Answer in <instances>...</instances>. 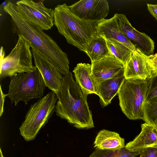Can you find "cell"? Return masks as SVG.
I'll use <instances>...</instances> for the list:
<instances>
[{"label":"cell","instance_id":"cell-29","mask_svg":"<svg viewBox=\"0 0 157 157\" xmlns=\"http://www.w3.org/2000/svg\"><path fill=\"white\" fill-rule=\"evenodd\" d=\"M2 4L3 5H5L4 6H5L6 4H5V2H4L2 3Z\"/></svg>","mask_w":157,"mask_h":157},{"label":"cell","instance_id":"cell-15","mask_svg":"<svg viewBox=\"0 0 157 157\" xmlns=\"http://www.w3.org/2000/svg\"><path fill=\"white\" fill-rule=\"evenodd\" d=\"M140 133L132 141L126 144L129 151L138 153L148 147H157V132L155 128L145 123L141 125Z\"/></svg>","mask_w":157,"mask_h":157},{"label":"cell","instance_id":"cell-10","mask_svg":"<svg viewBox=\"0 0 157 157\" xmlns=\"http://www.w3.org/2000/svg\"><path fill=\"white\" fill-rule=\"evenodd\" d=\"M71 11L79 18L87 21L99 22L109 12L106 0H81L68 6Z\"/></svg>","mask_w":157,"mask_h":157},{"label":"cell","instance_id":"cell-13","mask_svg":"<svg viewBox=\"0 0 157 157\" xmlns=\"http://www.w3.org/2000/svg\"><path fill=\"white\" fill-rule=\"evenodd\" d=\"M91 65L92 75L96 84L112 78L124 68L113 55L92 62Z\"/></svg>","mask_w":157,"mask_h":157},{"label":"cell","instance_id":"cell-14","mask_svg":"<svg viewBox=\"0 0 157 157\" xmlns=\"http://www.w3.org/2000/svg\"><path fill=\"white\" fill-rule=\"evenodd\" d=\"M124 78V69L112 78L97 83L98 95L102 107L111 103L113 98L118 94Z\"/></svg>","mask_w":157,"mask_h":157},{"label":"cell","instance_id":"cell-17","mask_svg":"<svg viewBox=\"0 0 157 157\" xmlns=\"http://www.w3.org/2000/svg\"><path fill=\"white\" fill-rule=\"evenodd\" d=\"M73 72L76 83L84 94L88 95L94 94L98 95L97 84L92 75L91 64L79 63Z\"/></svg>","mask_w":157,"mask_h":157},{"label":"cell","instance_id":"cell-27","mask_svg":"<svg viewBox=\"0 0 157 157\" xmlns=\"http://www.w3.org/2000/svg\"><path fill=\"white\" fill-rule=\"evenodd\" d=\"M0 117H1L3 112V108L4 103L5 102V98L7 96V94H5L3 92L2 89L1 85L0 86Z\"/></svg>","mask_w":157,"mask_h":157},{"label":"cell","instance_id":"cell-25","mask_svg":"<svg viewBox=\"0 0 157 157\" xmlns=\"http://www.w3.org/2000/svg\"><path fill=\"white\" fill-rule=\"evenodd\" d=\"M148 61L155 71H157V53L147 56Z\"/></svg>","mask_w":157,"mask_h":157},{"label":"cell","instance_id":"cell-7","mask_svg":"<svg viewBox=\"0 0 157 157\" xmlns=\"http://www.w3.org/2000/svg\"><path fill=\"white\" fill-rule=\"evenodd\" d=\"M17 41L9 54L0 60V78L12 77L17 73L33 71L30 46L22 36L18 35Z\"/></svg>","mask_w":157,"mask_h":157},{"label":"cell","instance_id":"cell-4","mask_svg":"<svg viewBox=\"0 0 157 157\" xmlns=\"http://www.w3.org/2000/svg\"><path fill=\"white\" fill-rule=\"evenodd\" d=\"M58 99L56 93L52 91L31 105L19 128L20 134L25 140L29 141L35 138L55 112Z\"/></svg>","mask_w":157,"mask_h":157},{"label":"cell","instance_id":"cell-2","mask_svg":"<svg viewBox=\"0 0 157 157\" xmlns=\"http://www.w3.org/2000/svg\"><path fill=\"white\" fill-rule=\"evenodd\" d=\"M56 94L58 99L55 107L57 116L79 129L94 127L87 101L88 95L83 93L71 72L63 75Z\"/></svg>","mask_w":157,"mask_h":157},{"label":"cell","instance_id":"cell-11","mask_svg":"<svg viewBox=\"0 0 157 157\" xmlns=\"http://www.w3.org/2000/svg\"><path fill=\"white\" fill-rule=\"evenodd\" d=\"M31 48L35 66L40 71L46 86L56 94L61 85L62 74L52 62Z\"/></svg>","mask_w":157,"mask_h":157},{"label":"cell","instance_id":"cell-23","mask_svg":"<svg viewBox=\"0 0 157 157\" xmlns=\"http://www.w3.org/2000/svg\"><path fill=\"white\" fill-rule=\"evenodd\" d=\"M157 96V71H154L149 79L146 100Z\"/></svg>","mask_w":157,"mask_h":157},{"label":"cell","instance_id":"cell-9","mask_svg":"<svg viewBox=\"0 0 157 157\" xmlns=\"http://www.w3.org/2000/svg\"><path fill=\"white\" fill-rule=\"evenodd\" d=\"M114 15L119 29L136 48L147 56L152 54L155 43L150 37L134 28L124 14L116 13Z\"/></svg>","mask_w":157,"mask_h":157},{"label":"cell","instance_id":"cell-12","mask_svg":"<svg viewBox=\"0 0 157 157\" xmlns=\"http://www.w3.org/2000/svg\"><path fill=\"white\" fill-rule=\"evenodd\" d=\"M155 71L149 64L147 56L136 48L132 52L124 66L125 78H150Z\"/></svg>","mask_w":157,"mask_h":157},{"label":"cell","instance_id":"cell-18","mask_svg":"<svg viewBox=\"0 0 157 157\" xmlns=\"http://www.w3.org/2000/svg\"><path fill=\"white\" fill-rule=\"evenodd\" d=\"M96 149L115 150L125 147L124 138L115 132L105 129L100 131L98 133L94 143Z\"/></svg>","mask_w":157,"mask_h":157},{"label":"cell","instance_id":"cell-28","mask_svg":"<svg viewBox=\"0 0 157 157\" xmlns=\"http://www.w3.org/2000/svg\"><path fill=\"white\" fill-rule=\"evenodd\" d=\"M0 60H1L4 58L5 52L2 46H1L0 48Z\"/></svg>","mask_w":157,"mask_h":157},{"label":"cell","instance_id":"cell-20","mask_svg":"<svg viewBox=\"0 0 157 157\" xmlns=\"http://www.w3.org/2000/svg\"><path fill=\"white\" fill-rule=\"evenodd\" d=\"M105 39L108 47L112 54L125 66L132 51L124 44L117 40Z\"/></svg>","mask_w":157,"mask_h":157},{"label":"cell","instance_id":"cell-3","mask_svg":"<svg viewBox=\"0 0 157 157\" xmlns=\"http://www.w3.org/2000/svg\"><path fill=\"white\" fill-rule=\"evenodd\" d=\"M98 22L79 18L66 3L57 5L54 10V25L59 33L69 44L85 52L92 38L98 35Z\"/></svg>","mask_w":157,"mask_h":157},{"label":"cell","instance_id":"cell-5","mask_svg":"<svg viewBox=\"0 0 157 157\" xmlns=\"http://www.w3.org/2000/svg\"><path fill=\"white\" fill-rule=\"evenodd\" d=\"M149 79L125 78L121 84L118 93L119 105L122 112L129 119H144V107Z\"/></svg>","mask_w":157,"mask_h":157},{"label":"cell","instance_id":"cell-16","mask_svg":"<svg viewBox=\"0 0 157 157\" xmlns=\"http://www.w3.org/2000/svg\"><path fill=\"white\" fill-rule=\"evenodd\" d=\"M98 34L107 39L117 40L125 45L132 51L136 48L119 29L114 15L109 19L99 21L97 27Z\"/></svg>","mask_w":157,"mask_h":157},{"label":"cell","instance_id":"cell-21","mask_svg":"<svg viewBox=\"0 0 157 157\" xmlns=\"http://www.w3.org/2000/svg\"><path fill=\"white\" fill-rule=\"evenodd\" d=\"M144 111L145 123L154 127L157 126V96L145 100Z\"/></svg>","mask_w":157,"mask_h":157},{"label":"cell","instance_id":"cell-22","mask_svg":"<svg viewBox=\"0 0 157 157\" xmlns=\"http://www.w3.org/2000/svg\"><path fill=\"white\" fill-rule=\"evenodd\" d=\"M137 152H131L125 147L115 150L96 149L89 157H139Z\"/></svg>","mask_w":157,"mask_h":157},{"label":"cell","instance_id":"cell-30","mask_svg":"<svg viewBox=\"0 0 157 157\" xmlns=\"http://www.w3.org/2000/svg\"><path fill=\"white\" fill-rule=\"evenodd\" d=\"M156 129V131H157V126H156L154 127Z\"/></svg>","mask_w":157,"mask_h":157},{"label":"cell","instance_id":"cell-19","mask_svg":"<svg viewBox=\"0 0 157 157\" xmlns=\"http://www.w3.org/2000/svg\"><path fill=\"white\" fill-rule=\"evenodd\" d=\"M85 52L90 58L91 62L112 55L108 47L105 39L98 34L92 38Z\"/></svg>","mask_w":157,"mask_h":157},{"label":"cell","instance_id":"cell-6","mask_svg":"<svg viewBox=\"0 0 157 157\" xmlns=\"http://www.w3.org/2000/svg\"><path fill=\"white\" fill-rule=\"evenodd\" d=\"M46 86L40 71L35 66L32 71L19 73L11 77L7 96L15 106L20 101L27 105L31 100L41 98Z\"/></svg>","mask_w":157,"mask_h":157},{"label":"cell","instance_id":"cell-26","mask_svg":"<svg viewBox=\"0 0 157 157\" xmlns=\"http://www.w3.org/2000/svg\"><path fill=\"white\" fill-rule=\"evenodd\" d=\"M147 9L152 16L157 20V4H147Z\"/></svg>","mask_w":157,"mask_h":157},{"label":"cell","instance_id":"cell-1","mask_svg":"<svg viewBox=\"0 0 157 157\" xmlns=\"http://www.w3.org/2000/svg\"><path fill=\"white\" fill-rule=\"evenodd\" d=\"M4 11L11 17L12 30L23 36L32 47L52 62L63 75L69 72V62L64 52L52 37L37 25L26 21L18 13L15 4L9 1L4 6Z\"/></svg>","mask_w":157,"mask_h":157},{"label":"cell","instance_id":"cell-8","mask_svg":"<svg viewBox=\"0 0 157 157\" xmlns=\"http://www.w3.org/2000/svg\"><path fill=\"white\" fill-rule=\"evenodd\" d=\"M43 2L21 0L16 2L15 7L23 19L37 25L43 30H48L54 25V10L46 7Z\"/></svg>","mask_w":157,"mask_h":157},{"label":"cell","instance_id":"cell-24","mask_svg":"<svg viewBox=\"0 0 157 157\" xmlns=\"http://www.w3.org/2000/svg\"><path fill=\"white\" fill-rule=\"evenodd\" d=\"M139 157H157V147L144 148L138 152Z\"/></svg>","mask_w":157,"mask_h":157}]
</instances>
